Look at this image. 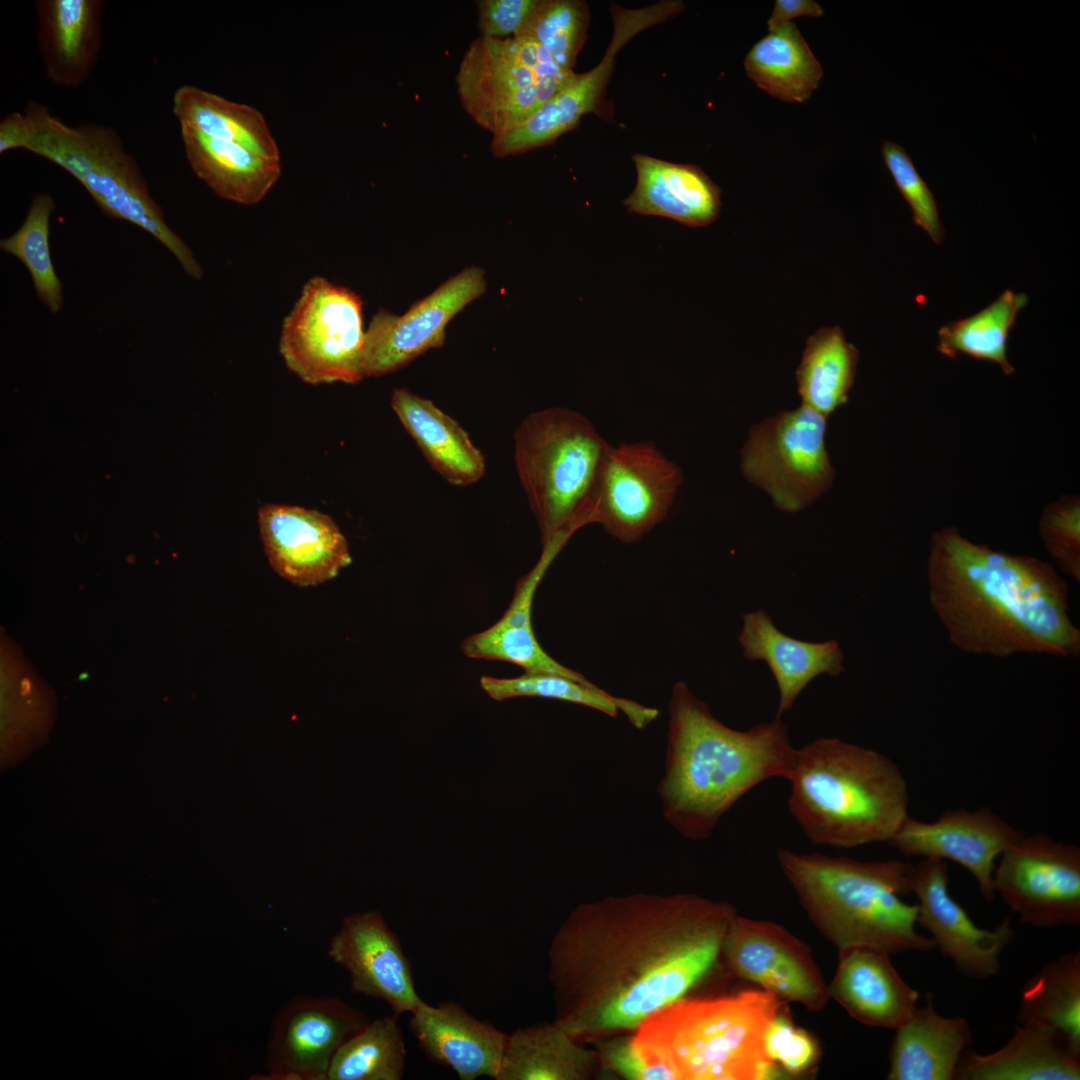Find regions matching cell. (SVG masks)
Segmentation results:
<instances>
[{
	"label": "cell",
	"instance_id": "6da1fadb",
	"mask_svg": "<svg viewBox=\"0 0 1080 1080\" xmlns=\"http://www.w3.org/2000/svg\"><path fill=\"white\" fill-rule=\"evenodd\" d=\"M735 914L727 903L688 893L579 906L550 946L555 1023L574 1039L638 1028L712 968Z\"/></svg>",
	"mask_w": 1080,
	"mask_h": 1080
},
{
	"label": "cell",
	"instance_id": "7a4b0ae2",
	"mask_svg": "<svg viewBox=\"0 0 1080 1080\" xmlns=\"http://www.w3.org/2000/svg\"><path fill=\"white\" fill-rule=\"evenodd\" d=\"M927 579L932 608L965 652L1080 654L1067 584L1048 562L993 550L945 527L932 535Z\"/></svg>",
	"mask_w": 1080,
	"mask_h": 1080
},
{
	"label": "cell",
	"instance_id": "3957f363",
	"mask_svg": "<svg viewBox=\"0 0 1080 1080\" xmlns=\"http://www.w3.org/2000/svg\"><path fill=\"white\" fill-rule=\"evenodd\" d=\"M668 717L657 793L664 820L680 835L707 839L753 788L772 778L788 780L796 748L780 717L746 731L732 729L683 681L672 688Z\"/></svg>",
	"mask_w": 1080,
	"mask_h": 1080
},
{
	"label": "cell",
	"instance_id": "277c9868",
	"mask_svg": "<svg viewBox=\"0 0 1080 1080\" xmlns=\"http://www.w3.org/2000/svg\"><path fill=\"white\" fill-rule=\"evenodd\" d=\"M788 808L816 845L852 848L889 842L908 816L909 790L886 755L839 738L796 749Z\"/></svg>",
	"mask_w": 1080,
	"mask_h": 1080
},
{
	"label": "cell",
	"instance_id": "5b68a950",
	"mask_svg": "<svg viewBox=\"0 0 1080 1080\" xmlns=\"http://www.w3.org/2000/svg\"><path fill=\"white\" fill-rule=\"evenodd\" d=\"M777 858L809 919L838 951L870 947L891 955L936 948L915 929L917 904L901 899L911 893L910 863L786 849Z\"/></svg>",
	"mask_w": 1080,
	"mask_h": 1080
},
{
	"label": "cell",
	"instance_id": "8992f818",
	"mask_svg": "<svg viewBox=\"0 0 1080 1080\" xmlns=\"http://www.w3.org/2000/svg\"><path fill=\"white\" fill-rule=\"evenodd\" d=\"M783 1003L764 989L683 998L648 1017L633 1038L675 1079H779L785 1072L768 1058L764 1039Z\"/></svg>",
	"mask_w": 1080,
	"mask_h": 1080
},
{
	"label": "cell",
	"instance_id": "52a82bcc",
	"mask_svg": "<svg viewBox=\"0 0 1080 1080\" xmlns=\"http://www.w3.org/2000/svg\"><path fill=\"white\" fill-rule=\"evenodd\" d=\"M610 444L584 415L566 407L528 414L514 432L518 480L542 542L593 523L592 507Z\"/></svg>",
	"mask_w": 1080,
	"mask_h": 1080
},
{
	"label": "cell",
	"instance_id": "ba28073f",
	"mask_svg": "<svg viewBox=\"0 0 1080 1080\" xmlns=\"http://www.w3.org/2000/svg\"><path fill=\"white\" fill-rule=\"evenodd\" d=\"M24 113L33 125L27 151L72 175L106 215L152 235L190 277L201 279L200 264L166 223L163 210L149 193L135 159L123 148L116 131L99 124L70 126L34 101L28 103Z\"/></svg>",
	"mask_w": 1080,
	"mask_h": 1080
},
{
	"label": "cell",
	"instance_id": "9c48e42d",
	"mask_svg": "<svg viewBox=\"0 0 1080 1080\" xmlns=\"http://www.w3.org/2000/svg\"><path fill=\"white\" fill-rule=\"evenodd\" d=\"M362 301L353 291L316 276L285 317L279 350L302 381L354 384L363 377Z\"/></svg>",
	"mask_w": 1080,
	"mask_h": 1080
},
{
	"label": "cell",
	"instance_id": "30bf717a",
	"mask_svg": "<svg viewBox=\"0 0 1080 1080\" xmlns=\"http://www.w3.org/2000/svg\"><path fill=\"white\" fill-rule=\"evenodd\" d=\"M825 431L826 417L806 405L779 412L751 427L741 450V471L777 508L798 512L832 485L835 471Z\"/></svg>",
	"mask_w": 1080,
	"mask_h": 1080
},
{
	"label": "cell",
	"instance_id": "8fae6325",
	"mask_svg": "<svg viewBox=\"0 0 1080 1080\" xmlns=\"http://www.w3.org/2000/svg\"><path fill=\"white\" fill-rule=\"evenodd\" d=\"M993 889L1026 924H1080V847L1044 833L1022 834L1000 855Z\"/></svg>",
	"mask_w": 1080,
	"mask_h": 1080
},
{
	"label": "cell",
	"instance_id": "7c38bea8",
	"mask_svg": "<svg viewBox=\"0 0 1080 1080\" xmlns=\"http://www.w3.org/2000/svg\"><path fill=\"white\" fill-rule=\"evenodd\" d=\"M683 482L681 468L651 441L610 445L592 507V521L632 544L667 516Z\"/></svg>",
	"mask_w": 1080,
	"mask_h": 1080
},
{
	"label": "cell",
	"instance_id": "4fadbf2b",
	"mask_svg": "<svg viewBox=\"0 0 1080 1080\" xmlns=\"http://www.w3.org/2000/svg\"><path fill=\"white\" fill-rule=\"evenodd\" d=\"M569 79L541 78L510 52L504 39L480 36L465 51L455 80L465 111L496 137L526 121Z\"/></svg>",
	"mask_w": 1080,
	"mask_h": 1080
},
{
	"label": "cell",
	"instance_id": "5bb4252c",
	"mask_svg": "<svg viewBox=\"0 0 1080 1080\" xmlns=\"http://www.w3.org/2000/svg\"><path fill=\"white\" fill-rule=\"evenodd\" d=\"M369 1018L334 996L299 995L276 1012L265 1053L269 1080H327L338 1049Z\"/></svg>",
	"mask_w": 1080,
	"mask_h": 1080
},
{
	"label": "cell",
	"instance_id": "9a60e30c",
	"mask_svg": "<svg viewBox=\"0 0 1080 1080\" xmlns=\"http://www.w3.org/2000/svg\"><path fill=\"white\" fill-rule=\"evenodd\" d=\"M682 1H660L641 9L611 6L613 35L602 60L591 70L576 74L526 121L492 138L494 156L505 157L552 143L575 127L580 118L597 108L609 81L618 51L641 31L682 12Z\"/></svg>",
	"mask_w": 1080,
	"mask_h": 1080
},
{
	"label": "cell",
	"instance_id": "2e32d148",
	"mask_svg": "<svg viewBox=\"0 0 1080 1080\" xmlns=\"http://www.w3.org/2000/svg\"><path fill=\"white\" fill-rule=\"evenodd\" d=\"M722 952L731 970L783 1002L819 1012L829 996L810 948L779 924L735 914Z\"/></svg>",
	"mask_w": 1080,
	"mask_h": 1080
},
{
	"label": "cell",
	"instance_id": "e0dca14e",
	"mask_svg": "<svg viewBox=\"0 0 1080 1080\" xmlns=\"http://www.w3.org/2000/svg\"><path fill=\"white\" fill-rule=\"evenodd\" d=\"M486 288L484 271L462 270L397 316L380 309L365 331L363 377L382 376L443 345L449 321Z\"/></svg>",
	"mask_w": 1080,
	"mask_h": 1080
},
{
	"label": "cell",
	"instance_id": "ac0fdd59",
	"mask_svg": "<svg viewBox=\"0 0 1080 1080\" xmlns=\"http://www.w3.org/2000/svg\"><path fill=\"white\" fill-rule=\"evenodd\" d=\"M909 885L918 898L917 923L931 934L935 946L968 978L983 980L998 974L1000 956L1015 930L1005 918L993 930L977 927L949 892L944 860L922 858L910 864Z\"/></svg>",
	"mask_w": 1080,
	"mask_h": 1080
},
{
	"label": "cell",
	"instance_id": "d6986e66",
	"mask_svg": "<svg viewBox=\"0 0 1080 1080\" xmlns=\"http://www.w3.org/2000/svg\"><path fill=\"white\" fill-rule=\"evenodd\" d=\"M327 956L347 971L351 991L383 1000L396 1016L411 1013L423 1001L400 939L379 911L343 917Z\"/></svg>",
	"mask_w": 1080,
	"mask_h": 1080
},
{
	"label": "cell",
	"instance_id": "ffe728a7",
	"mask_svg": "<svg viewBox=\"0 0 1080 1080\" xmlns=\"http://www.w3.org/2000/svg\"><path fill=\"white\" fill-rule=\"evenodd\" d=\"M1022 833L988 807L944 811L932 822L909 815L888 844L905 856L951 860L966 868L982 896L994 899L996 859Z\"/></svg>",
	"mask_w": 1080,
	"mask_h": 1080
},
{
	"label": "cell",
	"instance_id": "44dd1931",
	"mask_svg": "<svg viewBox=\"0 0 1080 1080\" xmlns=\"http://www.w3.org/2000/svg\"><path fill=\"white\" fill-rule=\"evenodd\" d=\"M258 524L271 567L295 585L321 584L352 562L345 536L327 514L266 504L258 511Z\"/></svg>",
	"mask_w": 1080,
	"mask_h": 1080
},
{
	"label": "cell",
	"instance_id": "7402d4cb",
	"mask_svg": "<svg viewBox=\"0 0 1080 1080\" xmlns=\"http://www.w3.org/2000/svg\"><path fill=\"white\" fill-rule=\"evenodd\" d=\"M409 1029L422 1052L454 1071L461 1080L496 1079L508 1034L479 1020L455 1001H422L411 1013Z\"/></svg>",
	"mask_w": 1080,
	"mask_h": 1080
},
{
	"label": "cell",
	"instance_id": "603a6c76",
	"mask_svg": "<svg viewBox=\"0 0 1080 1080\" xmlns=\"http://www.w3.org/2000/svg\"><path fill=\"white\" fill-rule=\"evenodd\" d=\"M576 531L566 529L543 542L541 557L516 586L503 616L488 629L465 638L461 650L475 659L500 660L522 667L527 673L554 674L592 684L582 674L557 662L540 646L531 622L535 591L554 558Z\"/></svg>",
	"mask_w": 1080,
	"mask_h": 1080
},
{
	"label": "cell",
	"instance_id": "cb8c5ba5",
	"mask_svg": "<svg viewBox=\"0 0 1080 1080\" xmlns=\"http://www.w3.org/2000/svg\"><path fill=\"white\" fill-rule=\"evenodd\" d=\"M838 952L827 992L852 1018L867 1026L896 1029L913 1014L920 995L898 974L890 954L870 947Z\"/></svg>",
	"mask_w": 1080,
	"mask_h": 1080
},
{
	"label": "cell",
	"instance_id": "d4e9b609",
	"mask_svg": "<svg viewBox=\"0 0 1080 1080\" xmlns=\"http://www.w3.org/2000/svg\"><path fill=\"white\" fill-rule=\"evenodd\" d=\"M738 642L748 660H762L770 668L779 691L776 717L788 712L799 694L817 676H838L844 671L843 653L836 640L808 642L781 632L763 609L743 615Z\"/></svg>",
	"mask_w": 1080,
	"mask_h": 1080
},
{
	"label": "cell",
	"instance_id": "484cf974",
	"mask_svg": "<svg viewBox=\"0 0 1080 1080\" xmlns=\"http://www.w3.org/2000/svg\"><path fill=\"white\" fill-rule=\"evenodd\" d=\"M37 41L46 77L78 87L90 76L101 47V0H38Z\"/></svg>",
	"mask_w": 1080,
	"mask_h": 1080
},
{
	"label": "cell",
	"instance_id": "4316f807",
	"mask_svg": "<svg viewBox=\"0 0 1080 1080\" xmlns=\"http://www.w3.org/2000/svg\"><path fill=\"white\" fill-rule=\"evenodd\" d=\"M632 160L637 183L624 200L629 212L665 217L689 227L715 221L721 190L701 168L644 154H635Z\"/></svg>",
	"mask_w": 1080,
	"mask_h": 1080
},
{
	"label": "cell",
	"instance_id": "83f0119b",
	"mask_svg": "<svg viewBox=\"0 0 1080 1080\" xmlns=\"http://www.w3.org/2000/svg\"><path fill=\"white\" fill-rule=\"evenodd\" d=\"M391 408L429 465L446 482L466 487L481 480L486 472L485 457L457 420L407 388L393 390Z\"/></svg>",
	"mask_w": 1080,
	"mask_h": 1080
},
{
	"label": "cell",
	"instance_id": "f1b7e54d",
	"mask_svg": "<svg viewBox=\"0 0 1080 1080\" xmlns=\"http://www.w3.org/2000/svg\"><path fill=\"white\" fill-rule=\"evenodd\" d=\"M959 1080H1078L1080 1053L1060 1034L1029 1025L1016 1027L997 1051H964L955 1072Z\"/></svg>",
	"mask_w": 1080,
	"mask_h": 1080
},
{
	"label": "cell",
	"instance_id": "f546056e",
	"mask_svg": "<svg viewBox=\"0 0 1080 1080\" xmlns=\"http://www.w3.org/2000/svg\"><path fill=\"white\" fill-rule=\"evenodd\" d=\"M890 1049V1080H952L971 1040L964 1018L939 1015L931 998L896 1029Z\"/></svg>",
	"mask_w": 1080,
	"mask_h": 1080
},
{
	"label": "cell",
	"instance_id": "4dcf8cb0",
	"mask_svg": "<svg viewBox=\"0 0 1080 1080\" xmlns=\"http://www.w3.org/2000/svg\"><path fill=\"white\" fill-rule=\"evenodd\" d=\"M193 172L219 197L242 205L260 202L278 180L280 161L259 156L233 142L180 125Z\"/></svg>",
	"mask_w": 1080,
	"mask_h": 1080
},
{
	"label": "cell",
	"instance_id": "1f68e13d",
	"mask_svg": "<svg viewBox=\"0 0 1080 1080\" xmlns=\"http://www.w3.org/2000/svg\"><path fill=\"white\" fill-rule=\"evenodd\" d=\"M744 66L759 88L785 102L806 101L823 76L819 61L793 22L781 24L755 43Z\"/></svg>",
	"mask_w": 1080,
	"mask_h": 1080
},
{
	"label": "cell",
	"instance_id": "d6a6232c",
	"mask_svg": "<svg viewBox=\"0 0 1080 1080\" xmlns=\"http://www.w3.org/2000/svg\"><path fill=\"white\" fill-rule=\"evenodd\" d=\"M173 113L180 125L233 142L249 151L279 160V149L260 111L227 100L193 85L179 87L173 96Z\"/></svg>",
	"mask_w": 1080,
	"mask_h": 1080
},
{
	"label": "cell",
	"instance_id": "836d02e7",
	"mask_svg": "<svg viewBox=\"0 0 1080 1080\" xmlns=\"http://www.w3.org/2000/svg\"><path fill=\"white\" fill-rule=\"evenodd\" d=\"M590 1063L591 1055L562 1027L538 1024L508 1035L495 1080H576Z\"/></svg>",
	"mask_w": 1080,
	"mask_h": 1080
},
{
	"label": "cell",
	"instance_id": "e575fe53",
	"mask_svg": "<svg viewBox=\"0 0 1080 1080\" xmlns=\"http://www.w3.org/2000/svg\"><path fill=\"white\" fill-rule=\"evenodd\" d=\"M1020 1025L1060 1034L1080 1053V953L1047 963L1021 992Z\"/></svg>",
	"mask_w": 1080,
	"mask_h": 1080
},
{
	"label": "cell",
	"instance_id": "d590c367",
	"mask_svg": "<svg viewBox=\"0 0 1080 1080\" xmlns=\"http://www.w3.org/2000/svg\"><path fill=\"white\" fill-rule=\"evenodd\" d=\"M858 356V349L846 341L838 326L821 328L809 336L796 371L802 404L826 418L845 404Z\"/></svg>",
	"mask_w": 1080,
	"mask_h": 1080
},
{
	"label": "cell",
	"instance_id": "8d00e7d4",
	"mask_svg": "<svg viewBox=\"0 0 1080 1080\" xmlns=\"http://www.w3.org/2000/svg\"><path fill=\"white\" fill-rule=\"evenodd\" d=\"M1027 303L1026 294L1005 290L974 315L943 325L938 331L937 350L949 358L965 354L990 361L1006 375L1012 374L1014 368L1007 358L1009 332Z\"/></svg>",
	"mask_w": 1080,
	"mask_h": 1080
},
{
	"label": "cell",
	"instance_id": "74e56055",
	"mask_svg": "<svg viewBox=\"0 0 1080 1080\" xmlns=\"http://www.w3.org/2000/svg\"><path fill=\"white\" fill-rule=\"evenodd\" d=\"M481 688L494 700L515 697H542L563 700L600 711L610 717L623 712L637 729L654 721L659 711L633 700L613 696L595 684H584L567 677L547 673H527L514 678L482 676Z\"/></svg>",
	"mask_w": 1080,
	"mask_h": 1080
},
{
	"label": "cell",
	"instance_id": "f35d334b",
	"mask_svg": "<svg viewBox=\"0 0 1080 1080\" xmlns=\"http://www.w3.org/2000/svg\"><path fill=\"white\" fill-rule=\"evenodd\" d=\"M407 1050L395 1017L369 1020L334 1055L327 1080H400Z\"/></svg>",
	"mask_w": 1080,
	"mask_h": 1080
},
{
	"label": "cell",
	"instance_id": "ab89813d",
	"mask_svg": "<svg viewBox=\"0 0 1080 1080\" xmlns=\"http://www.w3.org/2000/svg\"><path fill=\"white\" fill-rule=\"evenodd\" d=\"M53 210L54 201L50 195H35L22 225L12 235L1 239L0 249L25 265L38 298L52 313H57L63 306V290L49 245Z\"/></svg>",
	"mask_w": 1080,
	"mask_h": 1080
},
{
	"label": "cell",
	"instance_id": "60d3db41",
	"mask_svg": "<svg viewBox=\"0 0 1080 1080\" xmlns=\"http://www.w3.org/2000/svg\"><path fill=\"white\" fill-rule=\"evenodd\" d=\"M588 23L589 11L584 1L535 0L514 36L539 43L561 67L573 70Z\"/></svg>",
	"mask_w": 1080,
	"mask_h": 1080
},
{
	"label": "cell",
	"instance_id": "b9f144b4",
	"mask_svg": "<svg viewBox=\"0 0 1080 1080\" xmlns=\"http://www.w3.org/2000/svg\"><path fill=\"white\" fill-rule=\"evenodd\" d=\"M881 154L899 192L911 208L913 223L923 229L935 244L941 245L945 230L937 201L911 157L902 146L892 141L883 142Z\"/></svg>",
	"mask_w": 1080,
	"mask_h": 1080
},
{
	"label": "cell",
	"instance_id": "7bdbcfd3",
	"mask_svg": "<svg viewBox=\"0 0 1080 1080\" xmlns=\"http://www.w3.org/2000/svg\"><path fill=\"white\" fill-rule=\"evenodd\" d=\"M1044 545L1062 571L1080 580V499L1065 495L1047 505L1039 521Z\"/></svg>",
	"mask_w": 1080,
	"mask_h": 1080
},
{
	"label": "cell",
	"instance_id": "ee69618b",
	"mask_svg": "<svg viewBox=\"0 0 1080 1080\" xmlns=\"http://www.w3.org/2000/svg\"><path fill=\"white\" fill-rule=\"evenodd\" d=\"M783 1004L767 1027L765 1052L786 1075L800 1076L816 1065L820 1049L817 1040L810 1033L795 1026Z\"/></svg>",
	"mask_w": 1080,
	"mask_h": 1080
},
{
	"label": "cell",
	"instance_id": "f6af8a7d",
	"mask_svg": "<svg viewBox=\"0 0 1080 1080\" xmlns=\"http://www.w3.org/2000/svg\"><path fill=\"white\" fill-rule=\"evenodd\" d=\"M605 1060L611 1068L627 1079H675L673 1072L653 1060L633 1037L609 1044L605 1050Z\"/></svg>",
	"mask_w": 1080,
	"mask_h": 1080
},
{
	"label": "cell",
	"instance_id": "bcb514c9",
	"mask_svg": "<svg viewBox=\"0 0 1080 1080\" xmlns=\"http://www.w3.org/2000/svg\"><path fill=\"white\" fill-rule=\"evenodd\" d=\"M535 0H481L477 2L481 37L505 39L515 35Z\"/></svg>",
	"mask_w": 1080,
	"mask_h": 1080
},
{
	"label": "cell",
	"instance_id": "7dc6e473",
	"mask_svg": "<svg viewBox=\"0 0 1080 1080\" xmlns=\"http://www.w3.org/2000/svg\"><path fill=\"white\" fill-rule=\"evenodd\" d=\"M33 133L30 118L25 113L11 112L0 121V154L27 148Z\"/></svg>",
	"mask_w": 1080,
	"mask_h": 1080
},
{
	"label": "cell",
	"instance_id": "c3c4849f",
	"mask_svg": "<svg viewBox=\"0 0 1080 1080\" xmlns=\"http://www.w3.org/2000/svg\"><path fill=\"white\" fill-rule=\"evenodd\" d=\"M823 8L813 0H776L767 25L769 32L799 16L820 17Z\"/></svg>",
	"mask_w": 1080,
	"mask_h": 1080
},
{
	"label": "cell",
	"instance_id": "681fc988",
	"mask_svg": "<svg viewBox=\"0 0 1080 1080\" xmlns=\"http://www.w3.org/2000/svg\"><path fill=\"white\" fill-rule=\"evenodd\" d=\"M32 682L29 678H23L20 683V694L22 697L30 696L32 692Z\"/></svg>",
	"mask_w": 1080,
	"mask_h": 1080
},
{
	"label": "cell",
	"instance_id": "f907efd6",
	"mask_svg": "<svg viewBox=\"0 0 1080 1080\" xmlns=\"http://www.w3.org/2000/svg\"><path fill=\"white\" fill-rule=\"evenodd\" d=\"M87 677H88V674H87V673H82V674H81V675L79 676V679H80V680H83V679H86Z\"/></svg>",
	"mask_w": 1080,
	"mask_h": 1080
}]
</instances>
